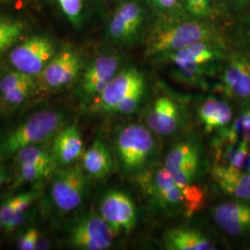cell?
Instances as JSON below:
<instances>
[{"label": "cell", "instance_id": "obj_42", "mask_svg": "<svg viewBox=\"0 0 250 250\" xmlns=\"http://www.w3.org/2000/svg\"><path fill=\"white\" fill-rule=\"evenodd\" d=\"M109 1L114 2V3H117V4H120L121 2H123V1H125V0H109Z\"/></svg>", "mask_w": 250, "mask_h": 250}, {"label": "cell", "instance_id": "obj_22", "mask_svg": "<svg viewBox=\"0 0 250 250\" xmlns=\"http://www.w3.org/2000/svg\"><path fill=\"white\" fill-rule=\"evenodd\" d=\"M163 244L168 250H214L216 245L203 232L188 227H176L164 234Z\"/></svg>", "mask_w": 250, "mask_h": 250}, {"label": "cell", "instance_id": "obj_31", "mask_svg": "<svg viewBox=\"0 0 250 250\" xmlns=\"http://www.w3.org/2000/svg\"><path fill=\"white\" fill-rule=\"evenodd\" d=\"M35 88V82H29L23 83L16 88L5 92L0 96L2 101L9 106H19L22 104L31 95Z\"/></svg>", "mask_w": 250, "mask_h": 250}, {"label": "cell", "instance_id": "obj_21", "mask_svg": "<svg viewBox=\"0 0 250 250\" xmlns=\"http://www.w3.org/2000/svg\"><path fill=\"white\" fill-rule=\"evenodd\" d=\"M197 115L207 133L218 132L231 124L232 107L224 99L210 96L200 103Z\"/></svg>", "mask_w": 250, "mask_h": 250}, {"label": "cell", "instance_id": "obj_33", "mask_svg": "<svg viewBox=\"0 0 250 250\" xmlns=\"http://www.w3.org/2000/svg\"><path fill=\"white\" fill-rule=\"evenodd\" d=\"M34 81L33 76L18 70L11 71L0 77V96L5 92Z\"/></svg>", "mask_w": 250, "mask_h": 250}, {"label": "cell", "instance_id": "obj_16", "mask_svg": "<svg viewBox=\"0 0 250 250\" xmlns=\"http://www.w3.org/2000/svg\"><path fill=\"white\" fill-rule=\"evenodd\" d=\"M183 124V114L179 104L168 97L156 99L146 114V127L154 134L170 136Z\"/></svg>", "mask_w": 250, "mask_h": 250}, {"label": "cell", "instance_id": "obj_1", "mask_svg": "<svg viewBox=\"0 0 250 250\" xmlns=\"http://www.w3.org/2000/svg\"><path fill=\"white\" fill-rule=\"evenodd\" d=\"M225 40L217 20H199L186 14L154 17L144 37L145 56L155 62L189 45Z\"/></svg>", "mask_w": 250, "mask_h": 250}, {"label": "cell", "instance_id": "obj_5", "mask_svg": "<svg viewBox=\"0 0 250 250\" xmlns=\"http://www.w3.org/2000/svg\"><path fill=\"white\" fill-rule=\"evenodd\" d=\"M137 180L145 194L166 213L186 211V199L177 182L163 167L146 169L137 174Z\"/></svg>", "mask_w": 250, "mask_h": 250}, {"label": "cell", "instance_id": "obj_10", "mask_svg": "<svg viewBox=\"0 0 250 250\" xmlns=\"http://www.w3.org/2000/svg\"><path fill=\"white\" fill-rule=\"evenodd\" d=\"M146 85L143 72L134 66L121 69L99 96L90 103L94 112L113 113L134 90Z\"/></svg>", "mask_w": 250, "mask_h": 250}, {"label": "cell", "instance_id": "obj_2", "mask_svg": "<svg viewBox=\"0 0 250 250\" xmlns=\"http://www.w3.org/2000/svg\"><path fill=\"white\" fill-rule=\"evenodd\" d=\"M65 114L58 110H42L0 135V161L14 157L30 146L40 145L51 139L62 129Z\"/></svg>", "mask_w": 250, "mask_h": 250}, {"label": "cell", "instance_id": "obj_41", "mask_svg": "<svg viewBox=\"0 0 250 250\" xmlns=\"http://www.w3.org/2000/svg\"><path fill=\"white\" fill-rule=\"evenodd\" d=\"M244 170L250 172V152H249V155H248V159H247V161H246V165H245Z\"/></svg>", "mask_w": 250, "mask_h": 250}, {"label": "cell", "instance_id": "obj_40", "mask_svg": "<svg viewBox=\"0 0 250 250\" xmlns=\"http://www.w3.org/2000/svg\"><path fill=\"white\" fill-rule=\"evenodd\" d=\"M9 177V170L4 164H0V188L6 183Z\"/></svg>", "mask_w": 250, "mask_h": 250}, {"label": "cell", "instance_id": "obj_36", "mask_svg": "<svg viewBox=\"0 0 250 250\" xmlns=\"http://www.w3.org/2000/svg\"><path fill=\"white\" fill-rule=\"evenodd\" d=\"M15 31H24V24L22 21L16 19L0 17V35Z\"/></svg>", "mask_w": 250, "mask_h": 250}, {"label": "cell", "instance_id": "obj_32", "mask_svg": "<svg viewBox=\"0 0 250 250\" xmlns=\"http://www.w3.org/2000/svg\"><path fill=\"white\" fill-rule=\"evenodd\" d=\"M146 85H143L127 97L126 99L121 102V104L116 107L113 113H117L120 115H131L137 110V108L141 105L143 101L145 95H146Z\"/></svg>", "mask_w": 250, "mask_h": 250}, {"label": "cell", "instance_id": "obj_39", "mask_svg": "<svg viewBox=\"0 0 250 250\" xmlns=\"http://www.w3.org/2000/svg\"><path fill=\"white\" fill-rule=\"evenodd\" d=\"M232 0H212V4L218 16H224L231 13Z\"/></svg>", "mask_w": 250, "mask_h": 250}, {"label": "cell", "instance_id": "obj_15", "mask_svg": "<svg viewBox=\"0 0 250 250\" xmlns=\"http://www.w3.org/2000/svg\"><path fill=\"white\" fill-rule=\"evenodd\" d=\"M228 51L226 40L204 41L170 54L158 63L169 64L171 67L220 64Z\"/></svg>", "mask_w": 250, "mask_h": 250}, {"label": "cell", "instance_id": "obj_19", "mask_svg": "<svg viewBox=\"0 0 250 250\" xmlns=\"http://www.w3.org/2000/svg\"><path fill=\"white\" fill-rule=\"evenodd\" d=\"M40 195L41 192L39 190L34 189L22 192L4 201L0 206V222L3 229L11 232L23 224L29 209Z\"/></svg>", "mask_w": 250, "mask_h": 250}, {"label": "cell", "instance_id": "obj_27", "mask_svg": "<svg viewBox=\"0 0 250 250\" xmlns=\"http://www.w3.org/2000/svg\"><path fill=\"white\" fill-rule=\"evenodd\" d=\"M17 167L16 186L44 180L50 175H53L54 172L57 170L56 167L36 164H19Z\"/></svg>", "mask_w": 250, "mask_h": 250}, {"label": "cell", "instance_id": "obj_38", "mask_svg": "<svg viewBox=\"0 0 250 250\" xmlns=\"http://www.w3.org/2000/svg\"><path fill=\"white\" fill-rule=\"evenodd\" d=\"M250 11V0H232L231 13L240 16Z\"/></svg>", "mask_w": 250, "mask_h": 250}, {"label": "cell", "instance_id": "obj_23", "mask_svg": "<svg viewBox=\"0 0 250 250\" xmlns=\"http://www.w3.org/2000/svg\"><path fill=\"white\" fill-rule=\"evenodd\" d=\"M112 158L106 144L96 139L83 156L82 167L91 178L106 177L112 169Z\"/></svg>", "mask_w": 250, "mask_h": 250}, {"label": "cell", "instance_id": "obj_17", "mask_svg": "<svg viewBox=\"0 0 250 250\" xmlns=\"http://www.w3.org/2000/svg\"><path fill=\"white\" fill-rule=\"evenodd\" d=\"M217 225L232 236L250 232V203L246 200H230L215 206L211 210Z\"/></svg>", "mask_w": 250, "mask_h": 250}, {"label": "cell", "instance_id": "obj_25", "mask_svg": "<svg viewBox=\"0 0 250 250\" xmlns=\"http://www.w3.org/2000/svg\"><path fill=\"white\" fill-rule=\"evenodd\" d=\"M221 63L172 67L171 76L179 83L191 85H202L205 83L207 78L217 74Z\"/></svg>", "mask_w": 250, "mask_h": 250}, {"label": "cell", "instance_id": "obj_34", "mask_svg": "<svg viewBox=\"0 0 250 250\" xmlns=\"http://www.w3.org/2000/svg\"><path fill=\"white\" fill-rule=\"evenodd\" d=\"M39 240V231L36 228H29L19 237L17 248L21 250H37Z\"/></svg>", "mask_w": 250, "mask_h": 250}, {"label": "cell", "instance_id": "obj_30", "mask_svg": "<svg viewBox=\"0 0 250 250\" xmlns=\"http://www.w3.org/2000/svg\"><path fill=\"white\" fill-rule=\"evenodd\" d=\"M58 2L63 14L72 25L80 26L84 16L83 0H58Z\"/></svg>", "mask_w": 250, "mask_h": 250}, {"label": "cell", "instance_id": "obj_12", "mask_svg": "<svg viewBox=\"0 0 250 250\" xmlns=\"http://www.w3.org/2000/svg\"><path fill=\"white\" fill-rule=\"evenodd\" d=\"M116 233L100 214L91 213L72 226L69 242L74 249L106 250L111 248Z\"/></svg>", "mask_w": 250, "mask_h": 250}, {"label": "cell", "instance_id": "obj_11", "mask_svg": "<svg viewBox=\"0 0 250 250\" xmlns=\"http://www.w3.org/2000/svg\"><path fill=\"white\" fill-rule=\"evenodd\" d=\"M163 166L180 186L196 184L202 167V155L198 144L184 140L173 145Z\"/></svg>", "mask_w": 250, "mask_h": 250}, {"label": "cell", "instance_id": "obj_37", "mask_svg": "<svg viewBox=\"0 0 250 250\" xmlns=\"http://www.w3.org/2000/svg\"><path fill=\"white\" fill-rule=\"evenodd\" d=\"M22 33L23 32L21 31H15L0 35V54L5 52L10 46L14 45Z\"/></svg>", "mask_w": 250, "mask_h": 250}, {"label": "cell", "instance_id": "obj_3", "mask_svg": "<svg viewBox=\"0 0 250 250\" xmlns=\"http://www.w3.org/2000/svg\"><path fill=\"white\" fill-rule=\"evenodd\" d=\"M154 15L142 0L121 2L110 19L107 38L120 46H132L142 43Z\"/></svg>", "mask_w": 250, "mask_h": 250}, {"label": "cell", "instance_id": "obj_28", "mask_svg": "<svg viewBox=\"0 0 250 250\" xmlns=\"http://www.w3.org/2000/svg\"><path fill=\"white\" fill-rule=\"evenodd\" d=\"M184 12L192 18L199 20H217L212 0H182Z\"/></svg>", "mask_w": 250, "mask_h": 250}, {"label": "cell", "instance_id": "obj_20", "mask_svg": "<svg viewBox=\"0 0 250 250\" xmlns=\"http://www.w3.org/2000/svg\"><path fill=\"white\" fill-rule=\"evenodd\" d=\"M83 140L80 130L75 124L62 128L54 139L52 153L58 165L69 166L83 154Z\"/></svg>", "mask_w": 250, "mask_h": 250}, {"label": "cell", "instance_id": "obj_24", "mask_svg": "<svg viewBox=\"0 0 250 250\" xmlns=\"http://www.w3.org/2000/svg\"><path fill=\"white\" fill-rule=\"evenodd\" d=\"M213 149L217 164L244 169L250 152V144L244 140L232 142L217 135L213 142Z\"/></svg>", "mask_w": 250, "mask_h": 250}, {"label": "cell", "instance_id": "obj_13", "mask_svg": "<svg viewBox=\"0 0 250 250\" xmlns=\"http://www.w3.org/2000/svg\"><path fill=\"white\" fill-rule=\"evenodd\" d=\"M99 214L117 234L130 232L136 224L137 214L134 201L122 191L110 190L102 197Z\"/></svg>", "mask_w": 250, "mask_h": 250}, {"label": "cell", "instance_id": "obj_8", "mask_svg": "<svg viewBox=\"0 0 250 250\" xmlns=\"http://www.w3.org/2000/svg\"><path fill=\"white\" fill-rule=\"evenodd\" d=\"M123 60L115 53H103L93 59L81 75L77 94L83 104H90L121 70Z\"/></svg>", "mask_w": 250, "mask_h": 250}, {"label": "cell", "instance_id": "obj_7", "mask_svg": "<svg viewBox=\"0 0 250 250\" xmlns=\"http://www.w3.org/2000/svg\"><path fill=\"white\" fill-rule=\"evenodd\" d=\"M87 188V175L82 166L69 165L56 170L51 186L54 205L62 212L75 210L83 203Z\"/></svg>", "mask_w": 250, "mask_h": 250}, {"label": "cell", "instance_id": "obj_44", "mask_svg": "<svg viewBox=\"0 0 250 250\" xmlns=\"http://www.w3.org/2000/svg\"><path fill=\"white\" fill-rule=\"evenodd\" d=\"M0 77H1V76H0Z\"/></svg>", "mask_w": 250, "mask_h": 250}, {"label": "cell", "instance_id": "obj_4", "mask_svg": "<svg viewBox=\"0 0 250 250\" xmlns=\"http://www.w3.org/2000/svg\"><path fill=\"white\" fill-rule=\"evenodd\" d=\"M151 131L145 125H128L117 134L116 151L126 173L139 174L147 169L157 145Z\"/></svg>", "mask_w": 250, "mask_h": 250}, {"label": "cell", "instance_id": "obj_14", "mask_svg": "<svg viewBox=\"0 0 250 250\" xmlns=\"http://www.w3.org/2000/svg\"><path fill=\"white\" fill-rule=\"evenodd\" d=\"M83 68L82 55L72 47H64L55 54L40 75L45 86L50 89H60L76 80Z\"/></svg>", "mask_w": 250, "mask_h": 250}, {"label": "cell", "instance_id": "obj_43", "mask_svg": "<svg viewBox=\"0 0 250 250\" xmlns=\"http://www.w3.org/2000/svg\"><path fill=\"white\" fill-rule=\"evenodd\" d=\"M1 228H3V226H2V224H1V222H0V229H1Z\"/></svg>", "mask_w": 250, "mask_h": 250}, {"label": "cell", "instance_id": "obj_26", "mask_svg": "<svg viewBox=\"0 0 250 250\" xmlns=\"http://www.w3.org/2000/svg\"><path fill=\"white\" fill-rule=\"evenodd\" d=\"M15 161L19 164H36L43 166L56 167L58 163L54 158L52 150L49 151L44 146L39 145L30 146L17 152L14 156Z\"/></svg>", "mask_w": 250, "mask_h": 250}, {"label": "cell", "instance_id": "obj_18", "mask_svg": "<svg viewBox=\"0 0 250 250\" xmlns=\"http://www.w3.org/2000/svg\"><path fill=\"white\" fill-rule=\"evenodd\" d=\"M212 178L224 194L235 199L250 201V172L233 166L215 164Z\"/></svg>", "mask_w": 250, "mask_h": 250}, {"label": "cell", "instance_id": "obj_29", "mask_svg": "<svg viewBox=\"0 0 250 250\" xmlns=\"http://www.w3.org/2000/svg\"><path fill=\"white\" fill-rule=\"evenodd\" d=\"M151 10L154 17H169L186 14L182 0H142ZM187 15V14H186Z\"/></svg>", "mask_w": 250, "mask_h": 250}, {"label": "cell", "instance_id": "obj_9", "mask_svg": "<svg viewBox=\"0 0 250 250\" xmlns=\"http://www.w3.org/2000/svg\"><path fill=\"white\" fill-rule=\"evenodd\" d=\"M56 54L53 40L45 36H35L13 47L9 55L10 64L20 72L38 75Z\"/></svg>", "mask_w": 250, "mask_h": 250}, {"label": "cell", "instance_id": "obj_6", "mask_svg": "<svg viewBox=\"0 0 250 250\" xmlns=\"http://www.w3.org/2000/svg\"><path fill=\"white\" fill-rule=\"evenodd\" d=\"M219 90L228 98L250 100V53L239 48L228 51L218 70Z\"/></svg>", "mask_w": 250, "mask_h": 250}, {"label": "cell", "instance_id": "obj_35", "mask_svg": "<svg viewBox=\"0 0 250 250\" xmlns=\"http://www.w3.org/2000/svg\"><path fill=\"white\" fill-rule=\"evenodd\" d=\"M236 31L239 41L241 42V48L250 53V11L240 15V21Z\"/></svg>", "mask_w": 250, "mask_h": 250}]
</instances>
